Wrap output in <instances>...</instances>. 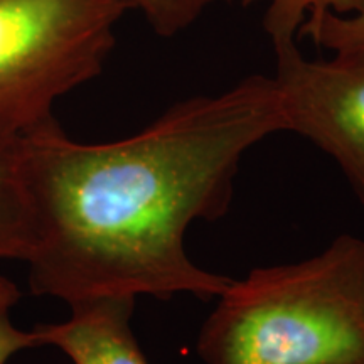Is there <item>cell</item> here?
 Returning <instances> with one entry per match:
<instances>
[{
    "label": "cell",
    "mask_w": 364,
    "mask_h": 364,
    "mask_svg": "<svg viewBox=\"0 0 364 364\" xmlns=\"http://www.w3.org/2000/svg\"><path fill=\"white\" fill-rule=\"evenodd\" d=\"M282 130L275 80L252 75L220 95L177 102L115 142H75L56 120L21 135L33 294L68 306L139 295L218 299L233 279L196 265L186 233L194 221L226 215L241 159Z\"/></svg>",
    "instance_id": "cell-1"
},
{
    "label": "cell",
    "mask_w": 364,
    "mask_h": 364,
    "mask_svg": "<svg viewBox=\"0 0 364 364\" xmlns=\"http://www.w3.org/2000/svg\"><path fill=\"white\" fill-rule=\"evenodd\" d=\"M204 364H364V240L255 268L218 297L198 338Z\"/></svg>",
    "instance_id": "cell-2"
},
{
    "label": "cell",
    "mask_w": 364,
    "mask_h": 364,
    "mask_svg": "<svg viewBox=\"0 0 364 364\" xmlns=\"http://www.w3.org/2000/svg\"><path fill=\"white\" fill-rule=\"evenodd\" d=\"M127 0H0V136L54 122V105L102 73Z\"/></svg>",
    "instance_id": "cell-3"
},
{
    "label": "cell",
    "mask_w": 364,
    "mask_h": 364,
    "mask_svg": "<svg viewBox=\"0 0 364 364\" xmlns=\"http://www.w3.org/2000/svg\"><path fill=\"white\" fill-rule=\"evenodd\" d=\"M285 130L338 162L364 206V51L311 61L297 41L273 46Z\"/></svg>",
    "instance_id": "cell-4"
},
{
    "label": "cell",
    "mask_w": 364,
    "mask_h": 364,
    "mask_svg": "<svg viewBox=\"0 0 364 364\" xmlns=\"http://www.w3.org/2000/svg\"><path fill=\"white\" fill-rule=\"evenodd\" d=\"M132 297H102L73 304L71 317L33 331L38 346H54L73 364H149L130 327Z\"/></svg>",
    "instance_id": "cell-5"
},
{
    "label": "cell",
    "mask_w": 364,
    "mask_h": 364,
    "mask_svg": "<svg viewBox=\"0 0 364 364\" xmlns=\"http://www.w3.org/2000/svg\"><path fill=\"white\" fill-rule=\"evenodd\" d=\"M34 223L21 169V135L0 136V258L27 262Z\"/></svg>",
    "instance_id": "cell-6"
},
{
    "label": "cell",
    "mask_w": 364,
    "mask_h": 364,
    "mask_svg": "<svg viewBox=\"0 0 364 364\" xmlns=\"http://www.w3.org/2000/svg\"><path fill=\"white\" fill-rule=\"evenodd\" d=\"M241 6L267 2L263 29L272 46L297 41L304 24H314L326 14L353 16L364 6V0H240Z\"/></svg>",
    "instance_id": "cell-7"
},
{
    "label": "cell",
    "mask_w": 364,
    "mask_h": 364,
    "mask_svg": "<svg viewBox=\"0 0 364 364\" xmlns=\"http://www.w3.org/2000/svg\"><path fill=\"white\" fill-rule=\"evenodd\" d=\"M132 11H139L150 29L162 38L189 29L218 0H127Z\"/></svg>",
    "instance_id": "cell-8"
},
{
    "label": "cell",
    "mask_w": 364,
    "mask_h": 364,
    "mask_svg": "<svg viewBox=\"0 0 364 364\" xmlns=\"http://www.w3.org/2000/svg\"><path fill=\"white\" fill-rule=\"evenodd\" d=\"M299 38L312 39L334 54L364 51V6L353 16L326 14L314 24H304Z\"/></svg>",
    "instance_id": "cell-9"
},
{
    "label": "cell",
    "mask_w": 364,
    "mask_h": 364,
    "mask_svg": "<svg viewBox=\"0 0 364 364\" xmlns=\"http://www.w3.org/2000/svg\"><path fill=\"white\" fill-rule=\"evenodd\" d=\"M19 299L21 292L17 285L0 275V364H7L17 353L38 346L33 331L17 329L9 317V312Z\"/></svg>",
    "instance_id": "cell-10"
}]
</instances>
